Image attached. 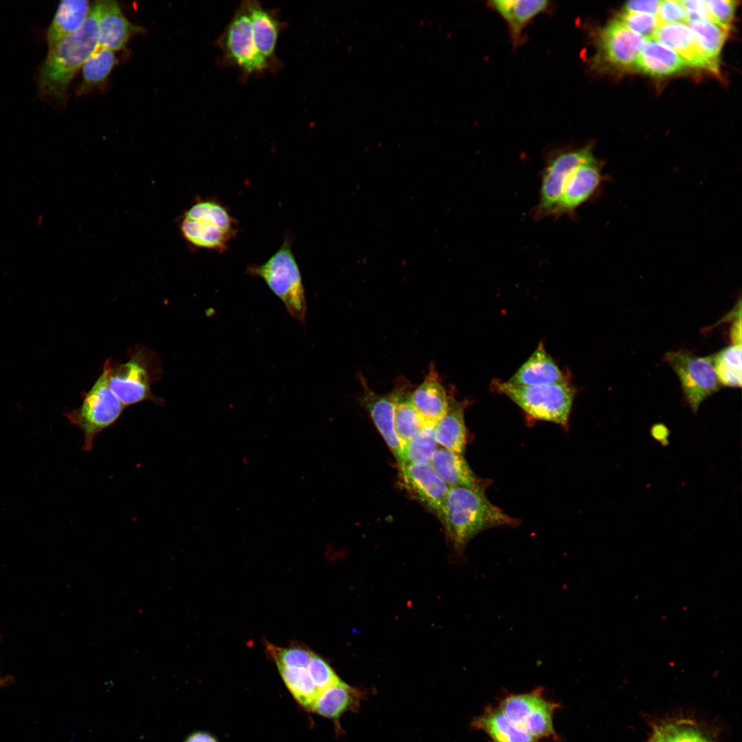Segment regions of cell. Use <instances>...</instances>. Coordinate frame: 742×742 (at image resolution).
Instances as JSON below:
<instances>
[{
	"instance_id": "1",
	"label": "cell",
	"mask_w": 742,
	"mask_h": 742,
	"mask_svg": "<svg viewBox=\"0 0 742 742\" xmlns=\"http://www.w3.org/2000/svg\"><path fill=\"white\" fill-rule=\"evenodd\" d=\"M98 47V15L93 5L82 25L49 49L38 71L40 96L65 102L71 79Z\"/></svg>"
},
{
	"instance_id": "2",
	"label": "cell",
	"mask_w": 742,
	"mask_h": 742,
	"mask_svg": "<svg viewBox=\"0 0 742 742\" xmlns=\"http://www.w3.org/2000/svg\"><path fill=\"white\" fill-rule=\"evenodd\" d=\"M442 521L453 546L459 552L485 530L519 524L516 518L493 504L484 490L464 486H449Z\"/></svg>"
},
{
	"instance_id": "3",
	"label": "cell",
	"mask_w": 742,
	"mask_h": 742,
	"mask_svg": "<svg viewBox=\"0 0 742 742\" xmlns=\"http://www.w3.org/2000/svg\"><path fill=\"white\" fill-rule=\"evenodd\" d=\"M247 273L263 280L283 303L291 317L305 325L307 313L305 290L289 238L265 262L249 266Z\"/></svg>"
},
{
	"instance_id": "4",
	"label": "cell",
	"mask_w": 742,
	"mask_h": 742,
	"mask_svg": "<svg viewBox=\"0 0 742 742\" xmlns=\"http://www.w3.org/2000/svg\"><path fill=\"white\" fill-rule=\"evenodd\" d=\"M180 231L193 247L224 251L236 235L238 223L223 203L199 199L183 214Z\"/></svg>"
},
{
	"instance_id": "5",
	"label": "cell",
	"mask_w": 742,
	"mask_h": 742,
	"mask_svg": "<svg viewBox=\"0 0 742 742\" xmlns=\"http://www.w3.org/2000/svg\"><path fill=\"white\" fill-rule=\"evenodd\" d=\"M493 386L532 418L565 426L575 390L568 382L541 386H519L495 381Z\"/></svg>"
},
{
	"instance_id": "6",
	"label": "cell",
	"mask_w": 742,
	"mask_h": 742,
	"mask_svg": "<svg viewBox=\"0 0 742 742\" xmlns=\"http://www.w3.org/2000/svg\"><path fill=\"white\" fill-rule=\"evenodd\" d=\"M107 374L106 361L101 374L83 396L81 405L65 414L71 424L82 432L84 451L93 449L95 437L115 424L125 407L110 388Z\"/></svg>"
},
{
	"instance_id": "7",
	"label": "cell",
	"mask_w": 742,
	"mask_h": 742,
	"mask_svg": "<svg viewBox=\"0 0 742 742\" xmlns=\"http://www.w3.org/2000/svg\"><path fill=\"white\" fill-rule=\"evenodd\" d=\"M153 359L148 351L139 348L130 352L125 363L113 366L111 359L106 360L109 385L125 407L145 401L164 405V400L151 391L152 383L158 374L155 372Z\"/></svg>"
},
{
	"instance_id": "8",
	"label": "cell",
	"mask_w": 742,
	"mask_h": 742,
	"mask_svg": "<svg viewBox=\"0 0 742 742\" xmlns=\"http://www.w3.org/2000/svg\"><path fill=\"white\" fill-rule=\"evenodd\" d=\"M216 44L224 63L237 69L244 77L271 71L256 47L245 1L238 6Z\"/></svg>"
},
{
	"instance_id": "9",
	"label": "cell",
	"mask_w": 742,
	"mask_h": 742,
	"mask_svg": "<svg viewBox=\"0 0 742 742\" xmlns=\"http://www.w3.org/2000/svg\"><path fill=\"white\" fill-rule=\"evenodd\" d=\"M594 156L590 144L557 148L548 153L541 172L538 202L530 212L533 220L550 216L570 175L575 168Z\"/></svg>"
},
{
	"instance_id": "10",
	"label": "cell",
	"mask_w": 742,
	"mask_h": 742,
	"mask_svg": "<svg viewBox=\"0 0 742 742\" xmlns=\"http://www.w3.org/2000/svg\"><path fill=\"white\" fill-rule=\"evenodd\" d=\"M498 708L509 719L537 739H559L554 728L553 718L560 704L546 698L543 688L522 694H508L500 700Z\"/></svg>"
},
{
	"instance_id": "11",
	"label": "cell",
	"mask_w": 742,
	"mask_h": 742,
	"mask_svg": "<svg viewBox=\"0 0 742 742\" xmlns=\"http://www.w3.org/2000/svg\"><path fill=\"white\" fill-rule=\"evenodd\" d=\"M664 359L676 373L685 401L693 413L720 388L711 357H698L679 350L667 352Z\"/></svg>"
},
{
	"instance_id": "12",
	"label": "cell",
	"mask_w": 742,
	"mask_h": 742,
	"mask_svg": "<svg viewBox=\"0 0 742 742\" xmlns=\"http://www.w3.org/2000/svg\"><path fill=\"white\" fill-rule=\"evenodd\" d=\"M603 166L602 161L594 156L575 168L567 179L550 216L555 220L563 216L576 220V210L592 199L605 181Z\"/></svg>"
},
{
	"instance_id": "13",
	"label": "cell",
	"mask_w": 742,
	"mask_h": 742,
	"mask_svg": "<svg viewBox=\"0 0 742 742\" xmlns=\"http://www.w3.org/2000/svg\"><path fill=\"white\" fill-rule=\"evenodd\" d=\"M647 39L618 21H612L596 34L597 53L594 63L619 69H632Z\"/></svg>"
},
{
	"instance_id": "14",
	"label": "cell",
	"mask_w": 742,
	"mask_h": 742,
	"mask_svg": "<svg viewBox=\"0 0 742 742\" xmlns=\"http://www.w3.org/2000/svg\"><path fill=\"white\" fill-rule=\"evenodd\" d=\"M399 466L402 481L407 489L442 521L449 486L430 464L402 463Z\"/></svg>"
},
{
	"instance_id": "15",
	"label": "cell",
	"mask_w": 742,
	"mask_h": 742,
	"mask_svg": "<svg viewBox=\"0 0 742 742\" xmlns=\"http://www.w3.org/2000/svg\"><path fill=\"white\" fill-rule=\"evenodd\" d=\"M245 3L256 47L269 65L271 71H275L281 66L276 52L284 23L275 10L266 9L259 1L246 0Z\"/></svg>"
},
{
	"instance_id": "16",
	"label": "cell",
	"mask_w": 742,
	"mask_h": 742,
	"mask_svg": "<svg viewBox=\"0 0 742 742\" xmlns=\"http://www.w3.org/2000/svg\"><path fill=\"white\" fill-rule=\"evenodd\" d=\"M451 398L432 364L423 381L410 393L411 403L424 427H435L446 414Z\"/></svg>"
},
{
	"instance_id": "17",
	"label": "cell",
	"mask_w": 742,
	"mask_h": 742,
	"mask_svg": "<svg viewBox=\"0 0 742 742\" xmlns=\"http://www.w3.org/2000/svg\"><path fill=\"white\" fill-rule=\"evenodd\" d=\"M98 15L99 47L111 51L124 48L137 27L124 15L119 4L102 0L94 4Z\"/></svg>"
},
{
	"instance_id": "18",
	"label": "cell",
	"mask_w": 742,
	"mask_h": 742,
	"mask_svg": "<svg viewBox=\"0 0 742 742\" xmlns=\"http://www.w3.org/2000/svg\"><path fill=\"white\" fill-rule=\"evenodd\" d=\"M363 387L361 401L368 409L375 426L383 436L399 464L402 459V446L394 426V396L392 391L386 395L376 393L361 379Z\"/></svg>"
},
{
	"instance_id": "19",
	"label": "cell",
	"mask_w": 742,
	"mask_h": 742,
	"mask_svg": "<svg viewBox=\"0 0 742 742\" xmlns=\"http://www.w3.org/2000/svg\"><path fill=\"white\" fill-rule=\"evenodd\" d=\"M507 381L519 386H541L568 382L565 374L541 343Z\"/></svg>"
},
{
	"instance_id": "20",
	"label": "cell",
	"mask_w": 742,
	"mask_h": 742,
	"mask_svg": "<svg viewBox=\"0 0 742 742\" xmlns=\"http://www.w3.org/2000/svg\"><path fill=\"white\" fill-rule=\"evenodd\" d=\"M429 464L448 486H464L484 491L488 485L474 473L461 453L438 447Z\"/></svg>"
},
{
	"instance_id": "21",
	"label": "cell",
	"mask_w": 742,
	"mask_h": 742,
	"mask_svg": "<svg viewBox=\"0 0 742 742\" xmlns=\"http://www.w3.org/2000/svg\"><path fill=\"white\" fill-rule=\"evenodd\" d=\"M690 67L671 49L650 38L647 40L633 69L654 77L675 74Z\"/></svg>"
},
{
	"instance_id": "22",
	"label": "cell",
	"mask_w": 742,
	"mask_h": 742,
	"mask_svg": "<svg viewBox=\"0 0 742 742\" xmlns=\"http://www.w3.org/2000/svg\"><path fill=\"white\" fill-rule=\"evenodd\" d=\"M550 2L546 0H493L488 5L505 21L513 45L521 43L522 34L528 24L546 11Z\"/></svg>"
},
{
	"instance_id": "23",
	"label": "cell",
	"mask_w": 742,
	"mask_h": 742,
	"mask_svg": "<svg viewBox=\"0 0 742 742\" xmlns=\"http://www.w3.org/2000/svg\"><path fill=\"white\" fill-rule=\"evenodd\" d=\"M651 38L673 50L690 67L709 70L695 36L686 24L659 23Z\"/></svg>"
},
{
	"instance_id": "24",
	"label": "cell",
	"mask_w": 742,
	"mask_h": 742,
	"mask_svg": "<svg viewBox=\"0 0 742 742\" xmlns=\"http://www.w3.org/2000/svg\"><path fill=\"white\" fill-rule=\"evenodd\" d=\"M471 726L484 732L491 742H542L509 719L499 708L491 706L473 719Z\"/></svg>"
},
{
	"instance_id": "25",
	"label": "cell",
	"mask_w": 742,
	"mask_h": 742,
	"mask_svg": "<svg viewBox=\"0 0 742 742\" xmlns=\"http://www.w3.org/2000/svg\"><path fill=\"white\" fill-rule=\"evenodd\" d=\"M468 401H459L452 396L446 414L434 427L435 438L442 448L462 454L466 445L464 410Z\"/></svg>"
},
{
	"instance_id": "26",
	"label": "cell",
	"mask_w": 742,
	"mask_h": 742,
	"mask_svg": "<svg viewBox=\"0 0 742 742\" xmlns=\"http://www.w3.org/2000/svg\"><path fill=\"white\" fill-rule=\"evenodd\" d=\"M89 1H62L47 31L49 49L78 30L87 19L91 9Z\"/></svg>"
},
{
	"instance_id": "27",
	"label": "cell",
	"mask_w": 742,
	"mask_h": 742,
	"mask_svg": "<svg viewBox=\"0 0 742 742\" xmlns=\"http://www.w3.org/2000/svg\"><path fill=\"white\" fill-rule=\"evenodd\" d=\"M355 688L341 679L319 692L311 711L326 718L338 719L349 710L355 708L361 697Z\"/></svg>"
},
{
	"instance_id": "28",
	"label": "cell",
	"mask_w": 742,
	"mask_h": 742,
	"mask_svg": "<svg viewBox=\"0 0 742 742\" xmlns=\"http://www.w3.org/2000/svg\"><path fill=\"white\" fill-rule=\"evenodd\" d=\"M410 385L400 380L392 390L394 396V426L402 449L423 425L410 401Z\"/></svg>"
},
{
	"instance_id": "29",
	"label": "cell",
	"mask_w": 742,
	"mask_h": 742,
	"mask_svg": "<svg viewBox=\"0 0 742 742\" xmlns=\"http://www.w3.org/2000/svg\"><path fill=\"white\" fill-rule=\"evenodd\" d=\"M687 24L707 61L709 71L719 75L720 54L729 30L706 20L693 21Z\"/></svg>"
},
{
	"instance_id": "30",
	"label": "cell",
	"mask_w": 742,
	"mask_h": 742,
	"mask_svg": "<svg viewBox=\"0 0 742 742\" xmlns=\"http://www.w3.org/2000/svg\"><path fill=\"white\" fill-rule=\"evenodd\" d=\"M276 665L282 679L293 698L304 708L311 710L319 692L315 686L307 668Z\"/></svg>"
},
{
	"instance_id": "31",
	"label": "cell",
	"mask_w": 742,
	"mask_h": 742,
	"mask_svg": "<svg viewBox=\"0 0 742 742\" xmlns=\"http://www.w3.org/2000/svg\"><path fill=\"white\" fill-rule=\"evenodd\" d=\"M710 357L720 385L741 386V345L727 346Z\"/></svg>"
},
{
	"instance_id": "32",
	"label": "cell",
	"mask_w": 742,
	"mask_h": 742,
	"mask_svg": "<svg viewBox=\"0 0 742 742\" xmlns=\"http://www.w3.org/2000/svg\"><path fill=\"white\" fill-rule=\"evenodd\" d=\"M115 63L113 51L98 47L82 67V89H88L103 83Z\"/></svg>"
},
{
	"instance_id": "33",
	"label": "cell",
	"mask_w": 742,
	"mask_h": 742,
	"mask_svg": "<svg viewBox=\"0 0 742 742\" xmlns=\"http://www.w3.org/2000/svg\"><path fill=\"white\" fill-rule=\"evenodd\" d=\"M438 448L434 427H425L403 446L402 459L399 464L402 463L429 464Z\"/></svg>"
},
{
	"instance_id": "34",
	"label": "cell",
	"mask_w": 742,
	"mask_h": 742,
	"mask_svg": "<svg viewBox=\"0 0 742 742\" xmlns=\"http://www.w3.org/2000/svg\"><path fill=\"white\" fill-rule=\"evenodd\" d=\"M653 737L657 742H710L696 728L676 723L655 727Z\"/></svg>"
},
{
	"instance_id": "35",
	"label": "cell",
	"mask_w": 742,
	"mask_h": 742,
	"mask_svg": "<svg viewBox=\"0 0 742 742\" xmlns=\"http://www.w3.org/2000/svg\"><path fill=\"white\" fill-rule=\"evenodd\" d=\"M267 649L276 664L288 667L306 668L313 653L300 646L280 648L269 644Z\"/></svg>"
},
{
	"instance_id": "36",
	"label": "cell",
	"mask_w": 742,
	"mask_h": 742,
	"mask_svg": "<svg viewBox=\"0 0 742 742\" xmlns=\"http://www.w3.org/2000/svg\"><path fill=\"white\" fill-rule=\"evenodd\" d=\"M631 32L645 38H651L659 25L655 15L623 11L617 20Z\"/></svg>"
},
{
	"instance_id": "37",
	"label": "cell",
	"mask_w": 742,
	"mask_h": 742,
	"mask_svg": "<svg viewBox=\"0 0 742 742\" xmlns=\"http://www.w3.org/2000/svg\"><path fill=\"white\" fill-rule=\"evenodd\" d=\"M306 668L319 692L331 686L340 680L331 666L316 654L313 653Z\"/></svg>"
},
{
	"instance_id": "38",
	"label": "cell",
	"mask_w": 742,
	"mask_h": 742,
	"mask_svg": "<svg viewBox=\"0 0 742 742\" xmlns=\"http://www.w3.org/2000/svg\"><path fill=\"white\" fill-rule=\"evenodd\" d=\"M705 3L715 23L729 30L734 17L737 1L708 0Z\"/></svg>"
},
{
	"instance_id": "39",
	"label": "cell",
	"mask_w": 742,
	"mask_h": 742,
	"mask_svg": "<svg viewBox=\"0 0 742 742\" xmlns=\"http://www.w3.org/2000/svg\"><path fill=\"white\" fill-rule=\"evenodd\" d=\"M656 17L659 23H688L685 11L679 1H660Z\"/></svg>"
},
{
	"instance_id": "40",
	"label": "cell",
	"mask_w": 742,
	"mask_h": 742,
	"mask_svg": "<svg viewBox=\"0 0 742 742\" xmlns=\"http://www.w3.org/2000/svg\"><path fill=\"white\" fill-rule=\"evenodd\" d=\"M683 7L688 22L697 20H706L715 23L706 5L705 1L685 0L679 1Z\"/></svg>"
},
{
	"instance_id": "41",
	"label": "cell",
	"mask_w": 742,
	"mask_h": 742,
	"mask_svg": "<svg viewBox=\"0 0 742 742\" xmlns=\"http://www.w3.org/2000/svg\"><path fill=\"white\" fill-rule=\"evenodd\" d=\"M660 3L657 0L629 1L625 3L624 11L654 15L657 14Z\"/></svg>"
},
{
	"instance_id": "42",
	"label": "cell",
	"mask_w": 742,
	"mask_h": 742,
	"mask_svg": "<svg viewBox=\"0 0 742 742\" xmlns=\"http://www.w3.org/2000/svg\"><path fill=\"white\" fill-rule=\"evenodd\" d=\"M651 435L652 437L663 446L666 445L668 443V437L670 431L663 424H657L652 427L651 429Z\"/></svg>"
},
{
	"instance_id": "43",
	"label": "cell",
	"mask_w": 742,
	"mask_h": 742,
	"mask_svg": "<svg viewBox=\"0 0 742 742\" xmlns=\"http://www.w3.org/2000/svg\"><path fill=\"white\" fill-rule=\"evenodd\" d=\"M184 742H218L210 733L204 731L194 732L190 734Z\"/></svg>"
},
{
	"instance_id": "44",
	"label": "cell",
	"mask_w": 742,
	"mask_h": 742,
	"mask_svg": "<svg viewBox=\"0 0 742 742\" xmlns=\"http://www.w3.org/2000/svg\"><path fill=\"white\" fill-rule=\"evenodd\" d=\"M648 742H657V741L653 737Z\"/></svg>"
},
{
	"instance_id": "45",
	"label": "cell",
	"mask_w": 742,
	"mask_h": 742,
	"mask_svg": "<svg viewBox=\"0 0 742 742\" xmlns=\"http://www.w3.org/2000/svg\"><path fill=\"white\" fill-rule=\"evenodd\" d=\"M1 682H2V678H1V677L0 675V684H1Z\"/></svg>"
}]
</instances>
